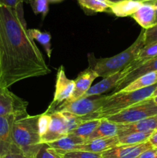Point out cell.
Instances as JSON below:
<instances>
[{
  "instance_id": "6da1fadb",
  "label": "cell",
  "mask_w": 157,
  "mask_h": 158,
  "mask_svg": "<svg viewBox=\"0 0 157 158\" xmlns=\"http://www.w3.org/2000/svg\"><path fill=\"white\" fill-rule=\"evenodd\" d=\"M50 72L26 28L22 4L0 6V86Z\"/></svg>"
},
{
  "instance_id": "7a4b0ae2",
  "label": "cell",
  "mask_w": 157,
  "mask_h": 158,
  "mask_svg": "<svg viewBox=\"0 0 157 158\" xmlns=\"http://www.w3.org/2000/svg\"><path fill=\"white\" fill-rule=\"evenodd\" d=\"M157 83L148 87L130 92H119L117 94H110L107 96L103 106L97 112L86 116L81 117L83 121L94 120V119L107 118L110 116L121 112L136 103L152 97Z\"/></svg>"
},
{
  "instance_id": "3957f363",
  "label": "cell",
  "mask_w": 157,
  "mask_h": 158,
  "mask_svg": "<svg viewBox=\"0 0 157 158\" xmlns=\"http://www.w3.org/2000/svg\"><path fill=\"white\" fill-rule=\"evenodd\" d=\"M38 117L39 115H27L15 119L12 124V140L16 149L18 152L34 157L42 145Z\"/></svg>"
},
{
  "instance_id": "277c9868",
  "label": "cell",
  "mask_w": 157,
  "mask_h": 158,
  "mask_svg": "<svg viewBox=\"0 0 157 158\" xmlns=\"http://www.w3.org/2000/svg\"><path fill=\"white\" fill-rule=\"evenodd\" d=\"M144 46V29H143L136 40L129 48L112 57L97 60L90 67L98 77L106 78L126 69L135 60Z\"/></svg>"
},
{
  "instance_id": "5b68a950",
  "label": "cell",
  "mask_w": 157,
  "mask_h": 158,
  "mask_svg": "<svg viewBox=\"0 0 157 158\" xmlns=\"http://www.w3.org/2000/svg\"><path fill=\"white\" fill-rule=\"evenodd\" d=\"M156 115L157 104L154 103L151 97L106 119L113 123L126 125L136 123Z\"/></svg>"
},
{
  "instance_id": "8992f818",
  "label": "cell",
  "mask_w": 157,
  "mask_h": 158,
  "mask_svg": "<svg viewBox=\"0 0 157 158\" xmlns=\"http://www.w3.org/2000/svg\"><path fill=\"white\" fill-rule=\"evenodd\" d=\"M106 98L107 96H95L66 101L59 105L54 112L67 111L78 117H86L99 110Z\"/></svg>"
},
{
  "instance_id": "52a82bcc",
  "label": "cell",
  "mask_w": 157,
  "mask_h": 158,
  "mask_svg": "<svg viewBox=\"0 0 157 158\" xmlns=\"http://www.w3.org/2000/svg\"><path fill=\"white\" fill-rule=\"evenodd\" d=\"M28 102L18 97L8 88L0 86V117L14 116L17 119L28 115Z\"/></svg>"
},
{
  "instance_id": "ba28073f",
  "label": "cell",
  "mask_w": 157,
  "mask_h": 158,
  "mask_svg": "<svg viewBox=\"0 0 157 158\" xmlns=\"http://www.w3.org/2000/svg\"><path fill=\"white\" fill-rule=\"evenodd\" d=\"M75 90V81L69 80L66 75L63 66H61L57 71L56 83L54 98L50 106L46 111V114H51L62 103L71 100Z\"/></svg>"
},
{
  "instance_id": "9c48e42d",
  "label": "cell",
  "mask_w": 157,
  "mask_h": 158,
  "mask_svg": "<svg viewBox=\"0 0 157 158\" xmlns=\"http://www.w3.org/2000/svg\"><path fill=\"white\" fill-rule=\"evenodd\" d=\"M15 119L14 116L0 117V157L10 153H20L12 140V124Z\"/></svg>"
},
{
  "instance_id": "30bf717a",
  "label": "cell",
  "mask_w": 157,
  "mask_h": 158,
  "mask_svg": "<svg viewBox=\"0 0 157 158\" xmlns=\"http://www.w3.org/2000/svg\"><path fill=\"white\" fill-rule=\"evenodd\" d=\"M51 123L47 133L41 137L42 143L55 141L69 134V128L64 117L60 111H55L50 114Z\"/></svg>"
},
{
  "instance_id": "8fae6325",
  "label": "cell",
  "mask_w": 157,
  "mask_h": 158,
  "mask_svg": "<svg viewBox=\"0 0 157 158\" xmlns=\"http://www.w3.org/2000/svg\"><path fill=\"white\" fill-rule=\"evenodd\" d=\"M152 148L149 141L136 145H117L102 153L103 158H137L143 152Z\"/></svg>"
},
{
  "instance_id": "7c38bea8",
  "label": "cell",
  "mask_w": 157,
  "mask_h": 158,
  "mask_svg": "<svg viewBox=\"0 0 157 158\" xmlns=\"http://www.w3.org/2000/svg\"><path fill=\"white\" fill-rule=\"evenodd\" d=\"M153 71H157V57L137 66L136 68L132 69L131 72H129L127 75L125 76L123 78H122L113 89V92L112 93V94L120 92L122 89L126 87L129 83L133 82L139 77L144 75V74L148 73L153 72Z\"/></svg>"
},
{
  "instance_id": "4fadbf2b",
  "label": "cell",
  "mask_w": 157,
  "mask_h": 158,
  "mask_svg": "<svg viewBox=\"0 0 157 158\" xmlns=\"http://www.w3.org/2000/svg\"><path fill=\"white\" fill-rule=\"evenodd\" d=\"M97 77H98V75L91 67H89L88 69L80 73L77 78L74 80L75 81V90H74L72 98L69 101L81 98L89 90L92 82Z\"/></svg>"
},
{
  "instance_id": "5bb4252c",
  "label": "cell",
  "mask_w": 157,
  "mask_h": 158,
  "mask_svg": "<svg viewBox=\"0 0 157 158\" xmlns=\"http://www.w3.org/2000/svg\"><path fill=\"white\" fill-rule=\"evenodd\" d=\"M125 73L124 70L121 72L116 73L112 76L103 78V80L99 82L98 83L95 84L94 86H91L89 90L81 97V98H86V97H95V96H100L101 94L114 89L117 83L120 81L123 77H124ZM80 99V98H79Z\"/></svg>"
},
{
  "instance_id": "9a60e30c",
  "label": "cell",
  "mask_w": 157,
  "mask_h": 158,
  "mask_svg": "<svg viewBox=\"0 0 157 158\" xmlns=\"http://www.w3.org/2000/svg\"><path fill=\"white\" fill-rule=\"evenodd\" d=\"M131 16L143 29H149L155 24L156 15L155 6L152 2H145Z\"/></svg>"
},
{
  "instance_id": "2e32d148",
  "label": "cell",
  "mask_w": 157,
  "mask_h": 158,
  "mask_svg": "<svg viewBox=\"0 0 157 158\" xmlns=\"http://www.w3.org/2000/svg\"><path fill=\"white\" fill-rule=\"evenodd\" d=\"M117 145H119V137H103L86 141L84 143L79 145L76 151L102 154Z\"/></svg>"
},
{
  "instance_id": "e0dca14e",
  "label": "cell",
  "mask_w": 157,
  "mask_h": 158,
  "mask_svg": "<svg viewBox=\"0 0 157 158\" xmlns=\"http://www.w3.org/2000/svg\"><path fill=\"white\" fill-rule=\"evenodd\" d=\"M157 130V115L144 119L136 123L123 124L118 137L131 133H152Z\"/></svg>"
},
{
  "instance_id": "ac0fdd59",
  "label": "cell",
  "mask_w": 157,
  "mask_h": 158,
  "mask_svg": "<svg viewBox=\"0 0 157 158\" xmlns=\"http://www.w3.org/2000/svg\"><path fill=\"white\" fill-rule=\"evenodd\" d=\"M122 127L123 124L113 123L106 118L101 119L99 125L97 127L95 131L91 134L86 141L97 138H103V137H118Z\"/></svg>"
},
{
  "instance_id": "d6986e66",
  "label": "cell",
  "mask_w": 157,
  "mask_h": 158,
  "mask_svg": "<svg viewBox=\"0 0 157 158\" xmlns=\"http://www.w3.org/2000/svg\"><path fill=\"white\" fill-rule=\"evenodd\" d=\"M86 140L72 134H68L55 141L47 143L48 146L58 152H68L76 151L79 145L83 144Z\"/></svg>"
},
{
  "instance_id": "ffe728a7",
  "label": "cell",
  "mask_w": 157,
  "mask_h": 158,
  "mask_svg": "<svg viewBox=\"0 0 157 158\" xmlns=\"http://www.w3.org/2000/svg\"><path fill=\"white\" fill-rule=\"evenodd\" d=\"M142 4V2L135 0H121L111 4L110 12L118 17L131 16L138 10Z\"/></svg>"
},
{
  "instance_id": "44dd1931",
  "label": "cell",
  "mask_w": 157,
  "mask_h": 158,
  "mask_svg": "<svg viewBox=\"0 0 157 158\" xmlns=\"http://www.w3.org/2000/svg\"><path fill=\"white\" fill-rule=\"evenodd\" d=\"M157 83V71L148 73L141 76L129 83L126 87L122 89L120 92H130V91L137 90V89H143V88L148 87V86H152Z\"/></svg>"
},
{
  "instance_id": "7402d4cb",
  "label": "cell",
  "mask_w": 157,
  "mask_h": 158,
  "mask_svg": "<svg viewBox=\"0 0 157 158\" xmlns=\"http://www.w3.org/2000/svg\"><path fill=\"white\" fill-rule=\"evenodd\" d=\"M101 122V119H94V120L84 121L78 125L76 128L72 130L69 134L80 137L86 141L91 134L95 131L97 127L99 125Z\"/></svg>"
},
{
  "instance_id": "603a6c76",
  "label": "cell",
  "mask_w": 157,
  "mask_h": 158,
  "mask_svg": "<svg viewBox=\"0 0 157 158\" xmlns=\"http://www.w3.org/2000/svg\"><path fill=\"white\" fill-rule=\"evenodd\" d=\"M78 2L84 9L94 12H109L112 3L106 0H78Z\"/></svg>"
},
{
  "instance_id": "cb8c5ba5",
  "label": "cell",
  "mask_w": 157,
  "mask_h": 158,
  "mask_svg": "<svg viewBox=\"0 0 157 158\" xmlns=\"http://www.w3.org/2000/svg\"><path fill=\"white\" fill-rule=\"evenodd\" d=\"M152 133H131L119 137V145H136L148 141Z\"/></svg>"
},
{
  "instance_id": "d4e9b609",
  "label": "cell",
  "mask_w": 157,
  "mask_h": 158,
  "mask_svg": "<svg viewBox=\"0 0 157 158\" xmlns=\"http://www.w3.org/2000/svg\"><path fill=\"white\" fill-rule=\"evenodd\" d=\"M30 36L34 41H37L44 47L49 58L52 54V47H51V35L49 32H42L36 29H28Z\"/></svg>"
},
{
  "instance_id": "484cf974",
  "label": "cell",
  "mask_w": 157,
  "mask_h": 158,
  "mask_svg": "<svg viewBox=\"0 0 157 158\" xmlns=\"http://www.w3.org/2000/svg\"><path fill=\"white\" fill-rule=\"evenodd\" d=\"M61 158H103L102 154L92 153L89 151H73L68 152H58Z\"/></svg>"
},
{
  "instance_id": "4316f807",
  "label": "cell",
  "mask_w": 157,
  "mask_h": 158,
  "mask_svg": "<svg viewBox=\"0 0 157 158\" xmlns=\"http://www.w3.org/2000/svg\"><path fill=\"white\" fill-rule=\"evenodd\" d=\"M49 2L48 0H31L29 2L32 11L35 14H42L44 19L49 12Z\"/></svg>"
},
{
  "instance_id": "83f0119b",
  "label": "cell",
  "mask_w": 157,
  "mask_h": 158,
  "mask_svg": "<svg viewBox=\"0 0 157 158\" xmlns=\"http://www.w3.org/2000/svg\"><path fill=\"white\" fill-rule=\"evenodd\" d=\"M35 158H61L56 151L50 147L47 143H42L39 150L35 154Z\"/></svg>"
},
{
  "instance_id": "f1b7e54d",
  "label": "cell",
  "mask_w": 157,
  "mask_h": 158,
  "mask_svg": "<svg viewBox=\"0 0 157 158\" xmlns=\"http://www.w3.org/2000/svg\"><path fill=\"white\" fill-rule=\"evenodd\" d=\"M51 115L44 113L39 115L38 120V128L40 137H42L47 133L51 123Z\"/></svg>"
},
{
  "instance_id": "f546056e",
  "label": "cell",
  "mask_w": 157,
  "mask_h": 158,
  "mask_svg": "<svg viewBox=\"0 0 157 158\" xmlns=\"http://www.w3.org/2000/svg\"><path fill=\"white\" fill-rule=\"evenodd\" d=\"M157 44V23L149 29H144V45Z\"/></svg>"
},
{
  "instance_id": "4dcf8cb0",
  "label": "cell",
  "mask_w": 157,
  "mask_h": 158,
  "mask_svg": "<svg viewBox=\"0 0 157 158\" xmlns=\"http://www.w3.org/2000/svg\"><path fill=\"white\" fill-rule=\"evenodd\" d=\"M31 0H0V6H9V7H15L23 2L29 3Z\"/></svg>"
},
{
  "instance_id": "1f68e13d",
  "label": "cell",
  "mask_w": 157,
  "mask_h": 158,
  "mask_svg": "<svg viewBox=\"0 0 157 158\" xmlns=\"http://www.w3.org/2000/svg\"><path fill=\"white\" fill-rule=\"evenodd\" d=\"M137 158H157V148L152 147L142 153Z\"/></svg>"
},
{
  "instance_id": "d6a6232c",
  "label": "cell",
  "mask_w": 157,
  "mask_h": 158,
  "mask_svg": "<svg viewBox=\"0 0 157 158\" xmlns=\"http://www.w3.org/2000/svg\"><path fill=\"white\" fill-rule=\"evenodd\" d=\"M0 158H35L34 157H31V156L26 155V154H22V153H10V154H7L6 155L2 156Z\"/></svg>"
},
{
  "instance_id": "836d02e7",
  "label": "cell",
  "mask_w": 157,
  "mask_h": 158,
  "mask_svg": "<svg viewBox=\"0 0 157 158\" xmlns=\"http://www.w3.org/2000/svg\"><path fill=\"white\" fill-rule=\"evenodd\" d=\"M148 141L150 143L152 147L157 148V130L152 133V134H151L150 137H149Z\"/></svg>"
},
{
  "instance_id": "e575fe53",
  "label": "cell",
  "mask_w": 157,
  "mask_h": 158,
  "mask_svg": "<svg viewBox=\"0 0 157 158\" xmlns=\"http://www.w3.org/2000/svg\"><path fill=\"white\" fill-rule=\"evenodd\" d=\"M152 2V4L154 5L155 6V15H156V18H155V24L157 23V0H154V1H150Z\"/></svg>"
},
{
  "instance_id": "d590c367",
  "label": "cell",
  "mask_w": 157,
  "mask_h": 158,
  "mask_svg": "<svg viewBox=\"0 0 157 158\" xmlns=\"http://www.w3.org/2000/svg\"><path fill=\"white\" fill-rule=\"evenodd\" d=\"M152 100H153V101H154V103H155V104H157V96L156 97H152Z\"/></svg>"
},
{
  "instance_id": "8d00e7d4",
  "label": "cell",
  "mask_w": 157,
  "mask_h": 158,
  "mask_svg": "<svg viewBox=\"0 0 157 158\" xmlns=\"http://www.w3.org/2000/svg\"><path fill=\"white\" fill-rule=\"evenodd\" d=\"M135 1L142 2H150V1H154V0H135Z\"/></svg>"
},
{
  "instance_id": "74e56055",
  "label": "cell",
  "mask_w": 157,
  "mask_h": 158,
  "mask_svg": "<svg viewBox=\"0 0 157 158\" xmlns=\"http://www.w3.org/2000/svg\"><path fill=\"white\" fill-rule=\"evenodd\" d=\"M106 1L109 2H116L121 1V0H106Z\"/></svg>"
},
{
  "instance_id": "f35d334b",
  "label": "cell",
  "mask_w": 157,
  "mask_h": 158,
  "mask_svg": "<svg viewBox=\"0 0 157 158\" xmlns=\"http://www.w3.org/2000/svg\"><path fill=\"white\" fill-rule=\"evenodd\" d=\"M156 96H157V88H156V89H155V92H154L153 95H152V97H156Z\"/></svg>"
},
{
  "instance_id": "ab89813d",
  "label": "cell",
  "mask_w": 157,
  "mask_h": 158,
  "mask_svg": "<svg viewBox=\"0 0 157 158\" xmlns=\"http://www.w3.org/2000/svg\"><path fill=\"white\" fill-rule=\"evenodd\" d=\"M49 2H59L61 0H48Z\"/></svg>"
}]
</instances>
